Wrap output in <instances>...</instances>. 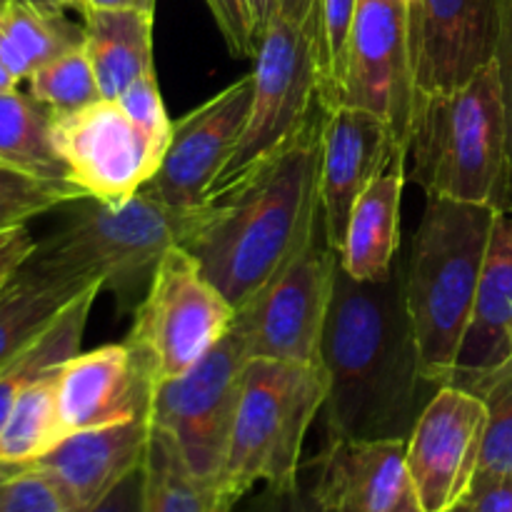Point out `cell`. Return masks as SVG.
I'll return each mask as SVG.
<instances>
[{"label": "cell", "instance_id": "ee69618b", "mask_svg": "<svg viewBox=\"0 0 512 512\" xmlns=\"http://www.w3.org/2000/svg\"><path fill=\"white\" fill-rule=\"evenodd\" d=\"M33 8L45 10V13H65L70 8H83V0H25Z\"/></svg>", "mask_w": 512, "mask_h": 512}, {"label": "cell", "instance_id": "8d00e7d4", "mask_svg": "<svg viewBox=\"0 0 512 512\" xmlns=\"http://www.w3.org/2000/svg\"><path fill=\"white\" fill-rule=\"evenodd\" d=\"M495 63L500 70V83L505 93L510 125V160H512V0H495ZM512 215V195H510Z\"/></svg>", "mask_w": 512, "mask_h": 512}, {"label": "cell", "instance_id": "ffe728a7", "mask_svg": "<svg viewBox=\"0 0 512 512\" xmlns=\"http://www.w3.org/2000/svg\"><path fill=\"white\" fill-rule=\"evenodd\" d=\"M508 360H512V215L500 213L450 383L468 385Z\"/></svg>", "mask_w": 512, "mask_h": 512}, {"label": "cell", "instance_id": "6da1fadb", "mask_svg": "<svg viewBox=\"0 0 512 512\" xmlns=\"http://www.w3.org/2000/svg\"><path fill=\"white\" fill-rule=\"evenodd\" d=\"M325 108L275 153L220 183L195 210L183 248L235 305L248 303L323 225L320 160Z\"/></svg>", "mask_w": 512, "mask_h": 512}, {"label": "cell", "instance_id": "8fae6325", "mask_svg": "<svg viewBox=\"0 0 512 512\" xmlns=\"http://www.w3.org/2000/svg\"><path fill=\"white\" fill-rule=\"evenodd\" d=\"M415 98L410 0H358L333 108L348 105L378 115L408 153Z\"/></svg>", "mask_w": 512, "mask_h": 512}, {"label": "cell", "instance_id": "7402d4cb", "mask_svg": "<svg viewBox=\"0 0 512 512\" xmlns=\"http://www.w3.org/2000/svg\"><path fill=\"white\" fill-rule=\"evenodd\" d=\"M155 10H85V53L100 95L118 100L153 65Z\"/></svg>", "mask_w": 512, "mask_h": 512}, {"label": "cell", "instance_id": "e0dca14e", "mask_svg": "<svg viewBox=\"0 0 512 512\" xmlns=\"http://www.w3.org/2000/svg\"><path fill=\"white\" fill-rule=\"evenodd\" d=\"M418 93L453 90L495 53V0H410Z\"/></svg>", "mask_w": 512, "mask_h": 512}, {"label": "cell", "instance_id": "484cf974", "mask_svg": "<svg viewBox=\"0 0 512 512\" xmlns=\"http://www.w3.org/2000/svg\"><path fill=\"white\" fill-rule=\"evenodd\" d=\"M83 43L85 28L70 23L65 13H45L25 0H10L0 8V63L18 83Z\"/></svg>", "mask_w": 512, "mask_h": 512}, {"label": "cell", "instance_id": "5b68a950", "mask_svg": "<svg viewBox=\"0 0 512 512\" xmlns=\"http://www.w3.org/2000/svg\"><path fill=\"white\" fill-rule=\"evenodd\" d=\"M195 210L175 208L143 190L125 203L85 198L58 230L35 245L25 265L100 283L115 295L120 315L135 313L160 260L188 238Z\"/></svg>", "mask_w": 512, "mask_h": 512}, {"label": "cell", "instance_id": "9c48e42d", "mask_svg": "<svg viewBox=\"0 0 512 512\" xmlns=\"http://www.w3.org/2000/svg\"><path fill=\"white\" fill-rule=\"evenodd\" d=\"M253 60V103L248 123L218 185L283 148L320 105L318 65L308 20L295 23L275 13L260 33Z\"/></svg>", "mask_w": 512, "mask_h": 512}, {"label": "cell", "instance_id": "9a60e30c", "mask_svg": "<svg viewBox=\"0 0 512 512\" xmlns=\"http://www.w3.org/2000/svg\"><path fill=\"white\" fill-rule=\"evenodd\" d=\"M155 385L153 365L128 340L75 353L58 368L65 433L150 418Z\"/></svg>", "mask_w": 512, "mask_h": 512}, {"label": "cell", "instance_id": "e575fe53", "mask_svg": "<svg viewBox=\"0 0 512 512\" xmlns=\"http://www.w3.org/2000/svg\"><path fill=\"white\" fill-rule=\"evenodd\" d=\"M243 512H335L320 490L315 468H300V478L288 485H265L263 493Z\"/></svg>", "mask_w": 512, "mask_h": 512}, {"label": "cell", "instance_id": "4fadbf2b", "mask_svg": "<svg viewBox=\"0 0 512 512\" xmlns=\"http://www.w3.org/2000/svg\"><path fill=\"white\" fill-rule=\"evenodd\" d=\"M485 403L460 385H440L420 410L408 443L410 490L423 512H448L463 503L480 468Z\"/></svg>", "mask_w": 512, "mask_h": 512}, {"label": "cell", "instance_id": "d590c367", "mask_svg": "<svg viewBox=\"0 0 512 512\" xmlns=\"http://www.w3.org/2000/svg\"><path fill=\"white\" fill-rule=\"evenodd\" d=\"M205 3H208L230 53L235 58H255L258 38H255L248 0H205Z\"/></svg>", "mask_w": 512, "mask_h": 512}, {"label": "cell", "instance_id": "83f0119b", "mask_svg": "<svg viewBox=\"0 0 512 512\" xmlns=\"http://www.w3.org/2000/svg\"><path fill=\"white\" fill-rule=\"evenodd\" d=\"M58 405V370L23 390L0 428V465L28 468L65 438Z\"/></svg>", "mask_w": 512, "mask_h": 512}, {"label": "cell", "instance_id": "1f68e13d", "mask_svg": "<svg viewBox=\"0 0 512 512\" xmlns=\"http://www.w3.org/2000/svg\"><path fill=\"white\" fill-rule=\"evenodd\" d=\"M80 200H85V195L75 185L50 183L13 165L0 163V230L28 225V220L48 210Z\"/></svg>", "mask_w": 512, "mask_h": 512}, {"label": "cell", "instance_id": "5bb4252c", "mask_svg": "<svg viewBox=\"0 0 512 512\" xmlns=\"http://www.w3.org/2000/svg\"><path fill=\"white\" fill-rule=\"evenodd\" d=\"M253 103V73L233 80L173 123L168 150L143 193L175 205L198 208L208 200L238 150Z\"/></svg>", "mask_w": 512, "mask_h": 512}, {"label": "cell", "instance_id": "3957f363", "mask_svg": "<svg viewBox=\"0 0 512 512\" xmlns=\"http://www.w3.org/2000/svg\"><path fill=\"white\" fill-rule=\"evenodd\" d=\"M408 158V180L423 188L425 198L510 213V125L495 58L458 88L418 93Z\"/></svg>", "mask_w": 512, "mask_h": 512}, {"label": "cell", "instance_id": "681fc988", "mask_svg": "<svg viewBox=\"0 0 512 512\" xmlns=\"http://www.w3.org/2000/svg\"><path fill=\"white\" fill-rule=\"evenodd\" d=\"M10 3V0H0V8H3V5H8Z\"/></svg>", "mask_w": 512, "mask_h": 512}, {"label": "cell", "instance_id": "ba28073f", "mask_svg": "<svg viewBox=\"0 0 512 512\" xmlns=\"http://www.w3.org/2000/svg\"><path fill=\"white\" fill-rule=\"evenodd\" d=\"M340 253L320 225L298 255L235 310L233 328L248 358L320 363V343L333 303Z\"/></svg>", "mask_w": 512, "mask_h": 512}, {"label": "cell", "instance_id": "7bdbcfd3", "mask_svg": "<svg viewBox=\"0 0 512 512\" xmlns=\"http://www.w3.org/2000/svg\"><path fill=\"white\" fill-rule=\"evenodd\" d=\"M315 0H278V13L285 18L295 20V23H305L313 10Z\"/></svg>", "mask_w": 512, "mask_h": 512}, {"label": "cell", "instance_id": "cb8c5ba5", "mask_svg": "<svg viewBox=\"0 0 512 512\" xmlns=\"http://www.w3.org/2000/svg\"><path fill=\"white\" fill-rule=\"evenodd\" d=\"M138 512H233L238 500L213 478H200L165 430L153 425L145 448Z\"/></svg>", "mask_w": 512, "mask_h": 512}, {"label": "cell", "instance_id": "30bf717a", "mask_svg": "<svg viewBox=\"0 0 512 512\" xmlns=\"http://www.w3.org/2000/svg\"><path fill=\"white\" fill-rule=\"evenodd\" d=\"M248 360L238 330L230 328L188 373L155 385L150 420L175 440L200 478H220Z\"/></svg>", "mask_w": 512, "mask_h": 512}, {"label": "cell", "instance_id": "f546056e", "mask_svg": "<svg viewBox=\"0 0 512 512\" xmlns=\"http://www.w3.org/2000/svg\"><path fill=\"white\" fill-rule=\"evenodd\" d=\"M358 0H315L308 15L313 30V53L318 65V98L325 110L333 108L343 78L345 48Z\"/></svg>", "mask_w": 512, "mask_h": 512}, {"label": "cell", "instance_id": "277c9868", "mask_svg": "<svg viewBox=\"0 0 512 512\" xmlns=\"http://www.w3.org/2000/svg\"><path fill=\"white\" fill-rule=\"evenodd\" d=\"M500 210L490 205L425 198L403 265L405 303L413 320L420 373L433 388L448 385L483 275Z\"/></svg>", "mask_w": 512, "mask_h": 512}, {"label": "cell", "instance_id": "7a4b0ae2", "mask_svg": "<svg viewBox=\"0 0 512 512\" xmlns=\"http://www.w3.org/2000/svg\"><path fill=\"white\" fill-rule=\"evenodd\" d=\"M330 380L323 418L328 438L408 440L433 388L420 373L403 265L378 283H358L343 268L320 343Z\"/></svg>", "mask_w": 512, "mask_h": 512}, {"label": "cell", "instance_id": "d4e9b609", "mask_svg": "<svg viewBox=\"0 0 512 512\" xmlns=\"http://www.w3.org/2000/svg\"><path fill=\"white\" fill-rule=\"evenodd\" d=\"M100 290H103V285H93L85 293H80L28 348L20 350L15 358H10L0 368V428L13 410L15 400L23 395L28 385L58 370L65 360L80 353L85 325H88L90 310H93Z\"/></svg>", "mask_w": 512, "mask_h": 512}, {"label": "cell", "instance_id": "836d02e7", "mask_svg": "<svg viewBox=\"0 0 512 512\" xmlns=\"http://www.w3.org/2000/svg\"><path fill=\"white\" fill-rule=\"evenodd\" d=\"M118 103L123 105L125 113L140 125V130L153 140L155 148L163 150L165 155L170 143V133H173V120L168 118V110H165L155 70H148L145 75H140V78L120 95Z\"/></svg>", "mask_w": 512, "mask_h": 512}, {"label": "cell", "instance_id": "b9f144b4", "mask_svg": "<svg viewBox=\"0 0 512 512\" xmlns=\"http://www.w3.org/2000/svg\"><path fill=\"white\" fill-rule=\"evenodd\" d=\"M250 15H253L255 25V38H260V33L265 30V25L273 20V15L278 13V0H248Z\"/></svg>", "mask_w": 512, "mask_h": 512}, {"label": "cell", "instance_id": "c3c4849f", "mask_svg": "<svg viewBox=\"0 0 512 512\" xmlns=\"http://www.w3.org/2000/svg\"><path fill=\"white\" fill-rule=\"evenodd\" d=\"M448 512H473V510H470V505L463 500V503H458L453 510H448Z\"/></svg>", "mask_w": 512, "mask_h": 512}, {"label": "cell", "instance_id": "60d3db41", "mask_svg": "<svg viewBox=\"0 0 512 512\" xmlns=\"http://www.w3.org/2000/svg\"><path fill=\"white\" fill-rule=\"evenodd\" d=\"M85 10H155V0H83Z\"/></svg>", "mask_w": 512, "mask_h": 512}, {"label": "cell", "instance_id": "f35d334b", "mask_svg": "<svg viewBox=\"0 0 512 512\" xmlns=\"http://www.w3.org/2000/svg\"><path fill=\"white\" fill-rule=\"evenodd\" d=\"M35 245H38V240L30 235L28 225L0 230V285L23 268L25 260L33 255Z\"/></svg>", "mask_w": 512, "mask_h": 512}, {"label": "cell", "instance_id": "d6986e66", "mask_svg": "<svg viewBox=\"0 0 512 512\" xmlns=\"http://www.w3.org/2000/svg\"><path fill=\"white\" fill-rule=\"evenodd\" d=\"M408 440L328 438L313 460L315 478L335 512H393L408 493Z\"/></svg>", "mask_w": 512, "mask_h": 512}, {"label": "cell", "instance_id": "74e56055", "mask_svg": "<svg viewBox=\"0 0 512 512\" xmlns=\"http://www.w3.org/2000/svg\"><path fill=\"white\" fill-rule=\"evenodd\" d=\"M465 503L473 512H512V475L478 473Z\"/></svg>", "mask_w": 512, "mask_h": 512}, {"label": "cell", "instance_id": "d6a6232c", "mask_svg": "<svg viewBox=\"0 0 512 512\" xmlns=\"http://www.w3.org/2000/svg\"><path fill=\"white\" fill-rule=\"evenodd\" d=\"M0 512H78L43 470L20 468L0 493Z\"/></svg>", "mask_w": 512, "mask_h": 512}, {"label": "cell", "instance_id": "7c38bea8", "mask_svg": "<svg viewBox=\"0 0 512 512\" xmlns=\"http://www.w3.org/2000/svg\"><path fill=\"white\" fill-rule=\"evenodd\" d=\"M53 145L70 183L85 198L103 203L130 200L163 163V150L155 148L118 100L108 98L53 115Z\"/></svg>", "mask_w": 512, "mask_h": 512}, {"label": "cell", "instance_id": "4dcf8cb0", "mask_svg": "<svg viewBox=\"0 0 512 512\" xmlns=\"http://www.w3.org/2000/svg\"><path fill=\"white\" fill-rule=\"evenodd\" d=\"M460 388L478 395L488 410L478 473L512 475V360Z\"/></svg>", "mask_w": 512, "mask_h": 512}, {"label": "cell", "instance_id": "f6af8a7d", "mask_svg": "<svg viewBox=\"0 0 512 512\" xmlns=\"http://www.w3.org/2000/svg\"><path fill=\"white\" fill-rule=\"evenodd\" d=\"M393 512H423V510H420V505H418V500H415L413 490L408 488V493H405L403 500H400V503L395 505Z\"/></svg>", "mask_w": 512, "mask_h": 512}, {"label": "cell", "instance_id": "f1b7e54d", "mask_svg": "<svg viewBox=\"0 0 512 512\" xmlns=\"http://www.w3.org/2000/svg\"><path fill=\"white\" fill-rule=\"evenodd\" d=\"M28 95L50 115L73 113L103 98L83 45L35 68L28 78Z\"/></svg>", "mask_w": 512, "mask_h": 512}, {"label": "cell", "instance_id": "ac0fdd59", "mask_svg": "<svg viewBox=\"0 0 512 512\" xmlns=\"http://www.w3.org/2000/svg\"><path fill=\"white\" fill-rule=\"evenodd\" d=\"M153 420L103 425L70 433L33 468L43 470L78 512L98 505L130 473L140 470Z\"/></svg>", "mask_w": 512, "mask_h": 512}, {"label": "cell", "instance_id": "52a82bcc", "mask_svg": "<svg viewBox=\"0 0 512 512\" xmlns=\"http://www.w3.org/2000/svg\"><path fill=\"white\" fill-rule=\"evenodd\" d=\"M233 320L235 305L178 245L160 260L125 340L150 360L160 383L198 365L233 328Z\"/></svg>", "mask_w": 512, "mask_h": 512}, {"label": "cell", "instance_id": "8992f818", "mask_svg": "<svg viewBox=\"0 0 512 512\" xmlns=\"http://www.w3.org/2000/svg\"><path fill=\"white\" fill-rule=\"evenodd\" d=\"M330 380L320 363L248 360L228 455L218 483L235 500L255 485L300 478L305 435L323 410Z\"/></svg>", "mask_w": 512, "mask_h": 512}, {"label": "cell", "instance_id": "44dd1931", "mask_svg": "<svg viewBox=\"0 0 512 512\" xmlns=\"http://www.w3.org/2000/svg\"><path fill=\"white\" fill-rule=\"evenodd\" d=\"M408 180V160L380 173L355 203L340 248V268L358 283H378L393 275L400 248V203Z\"/></svg>", "mask_w": 512, "mask_h": 512}, {"label": "cell", "instance_id": "2e32d148", "mask_svg": "<svg viewBox=\"0 0 512 512\" xmlns=\"http://www.w3.org/2000/svg\"><path fill=\"white\" fill-rule=\"evenodd\" d=\"M398 160H408L385 120L360 108L325 110L320 213L330 248L340 253L350 213L363 190Z\"/></svg>", "mask_w": 512, "mask_h": 512}, {"label": "cell", "instance_id": "bcb514c9", "mask_svg": "<svg viewBox=\"0 0 512 512\" xmlns=\"http://www.w3.org/2000/svg\"><path fill=\"white\" fill-rule=\"evenodd\" d=\"M10 88H18V80H15L13 73L0 63V90H10Z\"/></svg>", "mask_w": 512, "mask_h": 512}, {"label": "cell", "instance_id": "4316f807", "mask_svg": "<svg viewBox=\"0 0 512 512\" xmlns=\"http://www.w3.org/2000/svg\"><path fill=\"white\" fill-rule=\"evenodd\" d=\"M0 163L50 183H70L53 145V115L18 88L0 90Z\"/></svg>", "mask_w": 512, "mask_h": 512}, {"label": "cell", "instance_id": "7dc6e473", "mask_svg": "<svg viewBox=\"0 0 512 512\" xmlns=\"http://www.w3.org/2000/svg\"><path fill=\"white\" fill-rule=\"evenodd\" d=\"M20 468H13V465H0V493H3L5 483H8L10 478H13L15 473H18Z\"/></svg>", "mask_w": 512, "mask_h": 512}, {"label": "cell", "instance_id": "ab89813d", "mask_svg": "<svg viewBox=\"0 0 512 512\" xmlns=\"http://www.w3.org/2000/svg\"><path fill=\"white\" fill-rule=\"evenodd\" d=\"M140 488H143V473H130L118 488L110 490L98 505L85 512H138L140 510Z\"/></svg>", "mask_w": 512, "mask_h": 512}, {"label": "cell", "instance_id": "603a6c76", "mask_svg": "<svg viewBox=\"0 0 512 512\" xmlns=\"http://www.w3.org/2000/svg\"><path fill=\"white\" fill-rule=\"evenodd\" d=\"M93 285L23 263L13 278L0 285V368L28 348L80 293Z\"/></svg>", "mask_w": 512, "mask_h": 512}]
</instances>
